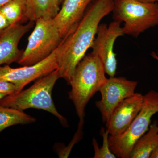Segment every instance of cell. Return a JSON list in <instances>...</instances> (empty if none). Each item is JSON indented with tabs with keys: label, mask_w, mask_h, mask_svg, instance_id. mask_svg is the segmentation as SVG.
Returning <instances> with one entry per match:
<instances>
[{
	"label": "cell",
	"mask_w": 158,
	"mask_h": 158,
	"mask_svg": "<svg viewBox=\"0 0 158 158\" xmlns=\"http://www.w3.org/2000/svg\"><path fill=\"white\" fill-rule=\"evenodd\" d=\"M102 137L103 144L101 147H99L98 143L95 138H93L92 143L94 149V158H116L117 157L110 149L109 138L110 135L106 129L102 128L100 131Z\"/></svg>",
	"instance_id": "obj_17"
},
{
	"label": "cell",
	"mask_w": 158,
	"mask_h": 158,
	"mask_svg": "<svg viewBox=\"0 0 158 158\" xmlns=\"http://www.w3.org/2000/svg\"><path fill=\"white\" fill-rule=\"evenodd\" d=\"M35 23L27 47L17 62L22 66L33 65L45 59L57 48L63 38L54 18L40 19Z\"/></svg>",
	"instance_id": "obj_6"
},
{
	"label": "cell",
	"mask_w": 158,
	"mask_h": 158,
	"mask_svg": "<svg viewBox=\"0 0 158 158\" xmlns=\"http://www.w3.org/2000/svg\"><path fill=\"white\" fill-rule=\"evenodd\" d=\"M7 95L6 94H0V101Z\"/></svg>",
	"instance_id": "obj_25"
},
{
	"label": "cell",
	"mask_w": 158,
	"mask_h": 158,
	"mask_svg": "<svg viewBox=\"0 0 158 158\" xmlns=\"http://www.w3.org/2000/svg\"><path fill=\"white\" fill-rule=\"evenodd\" d=\"M84 124V118L80 119L78 126V130L75 136H74L73 139L71 141L70 143L69 144L67 147H65L63 150L62 151V154L60 155V157H68V156L70 153L72 148L73 147L74 144L78 142L81 139L83 136V128Z\"/></svg>",
	"instance_id": "obj_18"
},
{
	"label": "cell",
	"mask_w": 158,
	"mask_h": 158,
	"mask_svg": "<svg viewBox=\"0 0 158 158\" xmlns=\"http://www.w3.org/2000/svg\"><path fill=\"white\" fill-rule=\"evenodd\" d=\"M16 88L12 83L6 81H0V94L10 95L15 93Z\"/></svg>",
	"instance_id": "obj_19"
},
{
	"label": "cell",
	"mask_w": 158,
	"mask_h": 158,
	"mask_svg": "<svg viewBox=\"0 0 158 158\" xmlns=\"http://www.w3.org/2000/svg\"><path fill=\"white\" fill-rule=\"evenodd\" d=\"M26 20L52 19L60 10L59 0H25Z\"/></svg>",
	"instance_id": "obj_13"
},
{
	"label": "cell",
	"mask_w": 158,
	"mask_h": 158,
	"mask_svg": "<svg viewBox=\"0 0 158 158\" xmlns=\"http://www.w3.org/2000/svg\"><path fill=\"white\" fill-rule=\"evenodd\" d=\"M10 26L9 22L4 15L0 11V35Z\"/></svg>",
	"instance_id": "obj_20"
},
{
	"label": "cell",
	"mask_w": 158,
	"mask_h": 158,
	"mask_svg": "<svg viewBox=\"0 0 158 158\" xmlns=\"http://www.w3.org/2000/svg\"><path fill=\"white\" fill-rule=\"evenodd\" d=\"M150 158H158V147L152 153Z\"/></svg>",
	"instance_id": "obj_21"
},
{
	"label": "cell",
	"mask_w": 158,
	"mask_h": 158,
	"mask_svg": "<svg viewBox=\"0 0 158 158\" xmlns=\"http://www.w3.org/2000/svg\"><path fill=\"white\" fill-rule=\"evenodd\" d=\"M138 85V82L124 77L107 78L99 91L101 98L95 102L104 123L106 122L113 110L122 102L135 93Z\"/></svg>",
	"instance_id": "obj_9"
},
{
	"label": "cell",
	"mask_w": 158,
	"mask_h": 158,
	"mask_svg": "<svg viewBox=\"0 0 158 158\" xmlns=\"http://www.w3.org/2000/svg\"><path fill=\"white\" fill-rule=\"evenodd\" d=\"M144 95L135 93L125 99L111 114L106 123L110 135L116 136L124 133L129 127L143 106Z\"/></svg>",
	"instance_id": "obj_10"
},
{
	"label": "cell",
	"mask_w": 158,
	"mask_h": 158,
	"mask_svg": "<svg viewBox=\"0 0 158 158\" xmlns=\"http://www.w3.org/2000/svg\"><path fill=\"white\" fill-rule=\"evenodd\" d=\"M0 11L6 18L10 26L20 23L26 20L25 1L12 0L0 8Z\"/></svg>",
	"instance_id": "obj_16"
},
{
	"label": "cell",
	"mask_w": 158,
	"mask_h": 158,
	"mask_svg": "<svg viewBox=\"0 0 158 158\" xmlns=\"http://www.w3.org/2000/svg\"><path fill=\"white\" fill-rule=\"evenodd\" d=\"M63 0H59V2H60V3H62V2H63Z\"/></svg>",
	"instance_id": "obj_26"
},
{
	"label": "cell",
	"mask_w": 158,
	"mask_h": 158,
	"mask_svg": "<svg viewBox=\"0 0 158 158\" xmlns=\"http://www.w3.org/2000/svg\"><path fill=\"white\" fill-rule=\"evenodd\" d=\"M106 74L102 63L93 52L85 55L77 65L71 79V90L68 94L80 119L85 118L88 102L106 80Z\"/></svg>",
	"instance_id": "obj_2"
},
{
	"label": "cell",
	"mask_w": 158,
	"mask_h": 158,
	"mask_svg": "<svg viewBox=\"0 0 158 158\" xmlns=\"http://www.w3.org/2000/svg\"><path fill=\"white\" fill-rule=\"evenodd\" d=\"M121 22L114 20L109 25L100 23L91 48L98 56L104 68L105 72L110 77H115L117 70L116 55L114 45L118 37L124 35Z\"/></svg>",
	"instance_id": "obj_8"
},
{
	"label": "cell",
	"mask_w": 158,
	"mask_h": 158,
	"mask_svg": "<svg viewBox=\"0 0 158 158\" xmlns=\"http://www.w3.org/2000/svg\"><path fill=\"white\" fill-rule=\"evenodd\" d=\"M140 1L148 3H155L158 2V0H140Z\"/></svg>",
	"instance_id": "obj_24"
},
{
	"label": "cell",
	"mask_w": 158,
	"mask_h": 158,
	"mask_svg": "<svg viewBox=\"0 0 158 158\" xmlns=\"http://www.w3.org/2000/svg\"><path fill=\"white\" fill-rule=\"evenodd\" d=\"M113 7V0H93L79 23L62 39L58 70L60 78L68 85L77 65L91 48L101 21Z\"/></svg>",
	"instance_id": "obj_1"
},
{
	"label": "cell",
	"mask_w": 158,
	"mask_h": 158,
	"mask_svg": "<svg viewBox=\"0 0 158 158\" xmlns=\"http://www.w3.org/2000/svg\"><path fill=\"white\" fill-rule=\"evenodd\" d=\"M62 40L48 57L34 65L17 68H12L7 65L1 66L0 81L12 83L16 88L14 94L17 93L31 82L58 69V57L62 48Z\"/></svg>",
	"instance_id": "obj_7"
},
{
	"label": "cell",
	"mask_w": 158,
	"mask_h": 158,
	"mask_svg": "<svg viewBox=\"0 0 158 158\" xmlns=\"http://www.w3.org/2000/svg\"><path fill=\"white\" fill-rule=\"evenodd\" d=\"M36 120L35 117L27 114L22 110L0 106V133L9 127L30 124Z\"/></svg>",
	"instance_id": "obj_15"
},
{
	"label": "cell",
	"mask_w": 158,
	"mask_h": 158,
	"mask_svg": "<svg viewBox=\"0 0 158 158\" xmlns=\"http://www.w3.org/2000/svg\"><path fill=\"white\" fill-rule=\"evenodd\" d=\"M114 20L124 22V35L138 37L150 28L158 26V4L140 0H113Z\"/></svg>",
	"instance_id": "obj_4"
},
{
	"label": "cell",
	"mask_w": 158,
	"mask_h": 158,
	"mask_svg": "<svg viewBox=\"0 0 158 158\" xmlns=\"http://www.w3.org/2000/svg\"><path fill=\"white\" fill-rule=\"evenodd\" d=\"M33 25L34 22L30 21L25 25H13L0 35V66L9 65L19 60L23 51L19 48V44Z\"/></svg>",
	"instance_id": "obj_11"
},
{
	"label": "cell",
	"mask_w": 158,
	"mask_h": 158,
	"mask_svg": "<svg viewBox=\"0 0 158 158\" xmlns=\"http://www.w3.org/2000/svg\"><path fill=\"white\" fill-rule=\"evenodd\" d=\"M93 0H63L62 7L54 18L62 38L79 23Z\"/></svg>",
	"instance_id": "obj_12"
},
{
	"label": "cell",
	"mask_w": 158,
	"mask_h": 158,
	"mask_svg": "<svg viewBox=\"0 0 158 158\" xmlns=\"http://www.w3.org/2000/svg\"><path fill=\"white\" fill-rule=\"evenodd\" d=\"M158 113V92L150 90L144 95L143 106L138 115L124 133L109 136L111 151L117 158H130L134 144L149 129L152 118Z\"/></svg>",
	"instance_id": "obj_5"
},
{
	"label": "cell",
	"mask_w": 158,
	"mask_h": 158,
	"mask_svg": "<svg viewBox=\"0 0 158 158\" xmlns=\"http://www.w3.org/2000/svg\"><path fill=\"white\" fill-rule=\"evenodd\" d=\"M12 0H0V8Z\"/></svg>",
	"instance_id": "obj_23"
},
{
	"label": "cell",
	"mask_w": 158,
	"mask_h": 158,
	"mask_svg": "<svg viewBox=\"0 0 158 158\" xmlns=\"http://www.w3.org/2000/svg\"><path fill=\"white\" fill-rule=\"evenodd\" d=\"M59 78L57 69L40 78L28 89L5 97L0 101V106L22 111L28 109L43 110L56 117L62 125L67 127V119L58 112L52 98L53 89Z\"/></svg>",
	"instance_id": "obj_3"
},
{
	"label": "cell",
	"mask_w": 158,
	"mask_h": 158,
	"mask_svg": "<svg viewBox=\"0 0 158 158\" xmlns=\"http://www.w3.org/2000/svg\"><path fill=\"white\" fill-rule=\"evenodd\" d=\"M150 55L153 59H156L158 62V51L157 52H152Z\"/></svg>",
	"instance_id": "obj_22"
},
{
	"label": "cell",
	"mask_w": 158,
	"mask_h": 158,
	"mask_svg": "<svg viewBox=\"0 0 158 158\" xmlns=\"http://www.w3.org/2000/svg\"><path fill=\"white\" fill-rule=\"evenodd\" d=\"M158 147V125L157 120L150 125L147 132L135 142L130 158H149Z\"/></svg>",
	"instance_id": "obj_14"
}]
</instances>
